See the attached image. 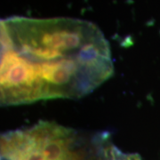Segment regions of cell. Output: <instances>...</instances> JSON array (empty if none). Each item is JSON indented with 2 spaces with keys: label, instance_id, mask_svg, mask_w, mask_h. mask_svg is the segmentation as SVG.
Segmentation results:
<instances>
[{
  "label": "cell",
  "instance_id": "6da1fadb",
  "mask_svg": "<svg viewBox=\"0 0 160 160\" xmlns=\"http://www.w3.org/2000/svg\"><path fill=\"white\" fill-rule=\"evenodd\" d=\"M0 33L2 106L80 99L114 73L109 42L90 22L12 16Z\"/></svg>",
  "mask_w": 160,
  "mask_h": 160
}]
</instances>
